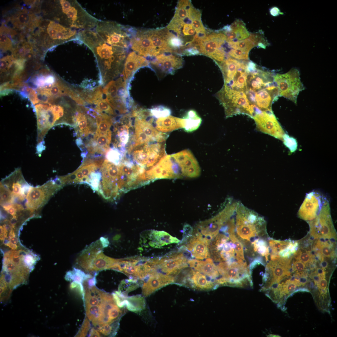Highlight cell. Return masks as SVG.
<instances>
[{
    "mask_svg": "<svg viewBox=\"0 0 337 337\" xmlns=\"http://www.w3.org/2000/svg\"><path fill=\"white\" fill-rule=\"evenodd\" d=\"M88 280L87 282H86V283H87V284L88 285V286H86L89 287H91L95 286L96 281L95 276L92 278H90V279H89Z\"/></svg>",
    "mask_w": 337,
    "mask_h": 337,
    "instance_id": "6125c7cd",
    "label": "cell"
},
{
    "mask_svg": "<svg viewBox=\"0 0 337 337\" xmlns=\"http://www.w3.org/2000/svg\"><path fill=\"white\" fill-rule=\"evenodd\" d=\"M310 235L315 239H321L335 242L337 235L332 221L329 201L326 199L319 212L308 222Z\"/></svg>",
    "mask_w": 337,
    "mask_h": 337,
    "instance_id": "ba28073f",
    "label": "cell"
},
{
    "mask_svg": "<svg viewBox=\"0 0 337 337\" xmlns=\"http://www.w3.org/2000/svg\"><path fill=\"white\" fill-rule=\"evenodd\" d=\"M70 287L72 289H77L78 291H79V292L82 296H84V290L81 283L74 281L71 283Z\"/></svg>",
    "mask_w": 337,
    "mask_h": 337,
    "instance_id": "6f0895ef",
    "label": "cell"
},
{
    "mask_svg": "<svg viewBox=\"0 0 337 337\" xmlns=\"http://www.w3.org/2000/svg\"><path fill=\"white\" fill-rule=\"evenodd\" d=\"M149 239V245L152 247L159 248L166 245L177 243L180 240L164 231H150Z\"/></svg>",
    "mask_w": 337,
    "mask_h": 337,
    "instance_id": "f1b7e54d",
    "label": "cell"
},
{
    "mask_svg": "<svg viewBox=\"0 0 337 337\" xmlns=\"http://www.w3.org/2000/svg\"><path fill=\"white\" fill-rule=\"evenodd\" d=\"M249 51L239 49H232L228 52V55L236 59L247 60Z\"/></svg>",
    "mask_w": 337,
    "mask_h": 337,
    "instance_id": "681fc988",
    "label": "cell"
},
{
    "mask_svg": "<svg viewBox=\"0 0 337 337\" xmlns=\"http://www.w3.org/2000/svg\"><path fill=\"white\" fill-rule=\"evenodd\" d=\"M227 43L232 49H242L249 51L254 46L264 48L268 44L262 35L258 33L250 34L249 36L244 40Z\"/></svg>",
    "mask_w": 337,
    "mask_h": 337,
    "instance_id": "4316f807",
    "label": "cell"
},
{
    "mask_svg": "<svg viewBox=\"0 0 337 337\" xmlns=\"http://www.w3.org/2000/svg\"><path fill=\"white\" fill-rule=\"evenodd\" d=\"M267 336L268 337H281V336H280L279 335H272V334L269 335H268Z\"/></svg>",
    "mask_w": 337,
    "mask_h": 337,
    "instance_id": "003e7915",
    "label": "cell"
},
{
    "mask_svg": "<svg viewBox=\"0 0 337 337\" xmlns=\"http://www.w3.org/2000/svg\"><path fill=\"white\" fill-rule=\"evenodd\" d=\"M145 175L150 181L183 177L179 166L171 155H165L156 165L146 171Z\"/></svg>",
    "mask_w": 337,
    "mask_h": 337,
    "instance_id": "5bb4252c",
    "label": "cell"
},
{
    "mask_svg": "<svg viewBox=\"0 0 337 337\" xmlns=\"http://www.w3.org/2000/svg\"><path fill=\"white\" fill-rule=\"evenodd\" d=\"M100 240L92 243L83 250L76 260V264L87 272L111 269L118 263L119 259L105 255Z\"/></svg>",
    "mask_w": 337,
    "mask_h": 337,
    "instance_id": "277c9868",
    "label": "cell"
},
{
    "mask_svg": "<svg viewBox=\"0 0 337 337\" xmlns=\"http://www.w3.org/2000/svg\"><path fill=\"white\" fill-rule=\"evenodd\" d=\"M183 231L184 233L183 240V241H185L191 236L193 232V229L190 226L187 225L184 226L183 227Z\"/></svg>",
    "mask_w": 337,
    "mask_h": 337,
    "instance_id": "680465c9",
    "label": "cell"
},
{
    "mask_svg": "<svg viewBox=\"0 0 337 337\" xmlns=\"http://www.w3.org/2000/svg\"><path fill=\"white\" fill-rule=\"evenodd\" d=\"M77 39L87 46L96 60L99 71V84L104 85L110 76H115L123 69L130 49L111 45L104 42L95 30L78 31Z\"/></svg>",
    "mask_w": 337,
    "mask_h": 337,
    "instance_id": "7a4b0ae2",
    "label": "cell"
},
{
    "mask_svg": "<svg viewBox=\"0 0 337 337\" xmlns=\"http://www.w3.org/2000/svg\"><path fill=\"white\" fill-rule=\"evenodd\" d=\"M100 240L104 248L108 246L109 242L108 238L102 237H100Z\"/></svg>",
    "mask_w": 337,
    "mask_h": 337,
    "instance_id": "be15d7a7",
    "label": "cell"
},
{
    "mask_svg": "<svg viewBox=\"0 0 337 337\" xmlns=\"http://www.w3.org/2000/svg\"><path fill=\"white\" fill-rule=\"evenodd\" d=\"M295 255V259L300 260L305 265L312 263L314 260L315 256L310 251L303 252L299 249Z\"/></svg>",
    "mask_w": 337,
    "mask_h": 337,
    "instance_id": "c3c4849f",
    "label": "cell"
},
{
    "mask_svg": "<svg viewBox=\"0 0 337 337\" xmlns=\"http://www.w3.org/2000/svg\"><path fill=\"white\" fill-rule=\"evenodd\" d=\"M291 241H280L270 239L269 240L271 253L278 254L288 247Z\"/></svg>",
    "mask_w": 337,
    "mask_h": 337,
    "instance_id": "60d3db41",
    "label": "cell"
},
{
    "mask_svg": "<svg viewBox=\"0 0 337 337\" xmlns=\"http://www.w3.org/2000/svg\"><path fill=\"white\" fill-rule=\"evenodd\" d=\"M226 42V37L222 32H213L207 35L199 46L200 54L214 60L217 64L225 59L226 52L222 47Z\"/></svg>",
    "mask_w": 337,
    "mask_h": 337,
    "instance_id": "4fadbf2b",
    "label": "cell"
},
{
    "mask_svg": "<svg viewBox=\"0 0 337 337\" xmlns=\"http://www.w3.org/2000/svg\"><path fill=\"white\" fill-rule=\"evenodd\" d=\"M191 3L189 0L179 1L172 19L179 21H184L188 17V9Z\"/></svg>",
    "mask_w": 337,
    "mask_h": 337,
    "instance_id": "74e56055",
    "label": "cell"
},
{
    "mask_svg": "<svg viewBox=\"0 0 337 337\" xmlns=\"http://www.w3.org/2000/svg\"><path fill=\"white\" fill-rule=\"evenodd\" d=\"M171 155L178 165L183 177L193 178L199 176V166L189 150L185 149Z\"/></svg>",
    "mask_w": 337,
    "mask_h": 337,
    "instance_id": "ffe728a7",
    "label": "cell"
},
{
    "mask_svg": "<svg viewBox=\"0 0 337 337\" xmlns=\"http://www.w3.org/2000/svg\"><path fill=\"white\" fill-rule=\"evenodd\" d=\"M16 90L30 101L37 118L46 115L74 92L73 88L47 70L32 75L26 73L18 81Z\"/></svg>",
    "mask_w": 337,
    "mask_h": 337,
    "instance_id": "6da1fadb",
    "label": "cell"
},
{
    "mask_svg": "<svg viewBox=\"0 0 337 337\" xmlns=\"http://www.w3.org/2000/svg\"><path fill=\"white\" fill-rule=\"evenodd\" d=\"M101 177L100 173L93 172L90 174L84 184L89 185L94 191H98Z\"/></svg>",
    "mask_w": 337,
    "mask_h": 337,
    "instance_id": "ee69618b",
    "label": "cell"
},
{
    "mask_svg": "<svg viewBox=\"0 0 337 337\" xmlns=\"http://www.w3.org/2000/svg\"><path fill=\"white\" fill-rule=\"evenodd\" d=\"M273 76L270 72L256 67L249 72L247 81V91L256 92L273 84Z\"/></svg>",
    "mask_w": 337,
    "mask_h": 337,
    "instance_id": "7402d4cb",
    "label": "cell"
},
{
    "mask_svg": "<svg viewBox=\"0 0 337 337\" xmlns=\"http://www.w3.org/2000/svg\"><path fill=\"white\" fill-rule=\"evenodd\" d=\"M217 96L224 108L227 118L240 114L252 117L253 105L250 103L245 91L233 90L223 86Z\"/></svg>",
    "mask_w": 337,
    "mask_h": 337,
    "instance_id": "8992f818",
    "label": "cell"
},
{
    "mask_svg": "<svg viewBox=\"0 0 337 337\" xmlns=\"http://www.w3.org/2000/svg\"><path fill=\"white\" fill-rule=\"evenodd\" d=\"M93 105H95L94 108L99 111L109 115H115L114 110L103 98L95 101Z\"/></svg>",
    "mask_w": 337,
    "mask_h": 337,
    "instance_id": "bcb514c9",
    "label": "cell"
},
{
    "mask_svg": "<svg viewBox=\"0 0 337 337\" xmlns=\"http://www.w3.org/2000/svg\"><path fill=\"white\" fill-rule=\"evenodd\" d=\"M184 120L172 116L158 118L155 123V128L161 132H168L183 128Z\"/></svg>",
    "mask_w": 337,
    "mask_h": 337,
    "instance_id": "83f0119b",
    "label": "cell"
},
{
    "mask_svg": "<svg viewBox=\"0 0 337 337\" xmlns=\"http://www.w3.org/2000/svg\"><path fill=\"white\" fill-rule=\"evenodd\" d=\"M149 66V61L145 57L133 51L126 57L122 73L123 79L126 81L139 68Z\"/></svg>",
    "mask_w": 337,
    "mask_h": 337,
    "instance_id": "603a6c76",
    "label": "cell"
},
{
    "mask_svg": "<svg viewBox=\"0 0 337 337\" xmlns=\"http://www.w3.org/2000/svg\"><path fill=\"white\" fill-rule=\"evenodd\" d=\"M184 120V126L183 128L186 132L193 131L198 129L202 122V120L194 110L188 111L183 118Z\"/></svg>",
    "mask_w": 337,
    "mask_h": 337,
    "instance_id": "d6a6232c",
    "label": "cell"
},
{
    "mask_svg": "<svg viewBox=\"0 0 337 337\" xmlns=\"http://www.w3.org/2000/svg\"><path fill=\"white\" fill-rule=\"evenodd\" d=\"M119 320L111 324H107L99 326L98 331L105 336H114L118 328Z\"/></svg>",
    "mask_w": 337,
    "mask_h": 337,
    "instance_id": "b9f144b4",
    "label": "cell"
},
{
    "mask_svg": "<svg viewBox=\"0 0 337 337\" xmlns=\"http://www.w3.org/2000/svg\"><path fill=\"white\" fill-rule=\"evenodd\" d=\"M142 286V293L147 297L160 288L174 282V278L168 275L154 271L145 279Z\"/></svg>",
    "mask_w": 337,
    "mask_h": 337,
    "instance_id": "44dd1931",
    "label": "cell"
},
{
    "mask_svg": "<svg viewBox=\"0 0 337 337\" xmlns=\"http://www.w3.org/2000/svg\"><path fill=\"white\" fill-rule=\"evenodd\" d=\"M234 232L235 231L229 232L228 233L230 239L235 245L236 256L245 261L243 245L235 235Z\"/></svg>",
    "mask_w": 337,
    "mask_h": 337,
    "instance_id": "7dc6e473",
    "label": "cell"
},
{
    "mask_svg": "<svg viewBox=\"0 0 337 337\" xmlns=\"http://www.w3.org/2000/svg\"><path fill=\"white\" fill-rule=\"evenodd\" d=\"M121 305L123 307L126 305L127 309L131 311L138 312L143 310L145 303L144 298L141 295H136L121 298Z\"/></svg>",
    "mask_w": 337,
    "mask_h": 337,
    "instance_id": "836d02e7",
    "label": "cell"
},
{
    "mask_svg": "<svg viewBox=\"0 0 337 337\" xmlns=\"http://www.w3.org/2000/svg\"><path fill=\"white\" fill-rule=\"evenodd\" d=\"M47 30L51 38L58 42L77 39V30L54 21L50 22Z\"/></svg>",
    "mask_w": 337,
    "mask_h": 337,
    "instance_id": "cb8c5ba5",
    "label": "cell"
},
{
    "mask_svg": "<svg viewBox=\"0 0 337 337\" xmlns=\"http://www.w3.org/2000/svg\"><path fill=\"white\" fill-rule=\"evenodd\" d=\"M252 117L258 130L282 141L285 133L271 109L262 110L254 105Z\"/></svg>",
    "mask_w": 337,
    "mask_h": 337,
    "instance_id": "30bf717a",
    "label": "cell"
},
{
    "mask_svg": "<svg viewBox=\"0 0 337 337\" xmlns=\"http://www.w3.org/2000/svg\"><path fill=\"white\" fill-rule=\"evenodd\" d=\"M85 306L87 317L95 326L98 325V320L101 315L102 311L100 304L98 305Z\"/></svg>",
    "mask_w": 337,
    "mask_h": 337,
    "instance_id": "f35d334b",
    "label": "cell"
},
{
    "mask_svg": "<svg viewBox=\"0 0 337 337\" xmlns=\"http://www.w3.org/2000/svg\"><path fill=\"white\" fill-rule=\"evenodd\" d=\"M153 58L149 61V66L165 74H173L183 65L182 57L174 53H162Z\"/></svg>",
    "mask_w": 337,
    "mask_h": 337,
    "instance_id": "2e32d148",
    "label": "cell"
},
{
    "mask_svg": "<svg viewBox=\"0 0 337 337\" xmlns=\"http://www.w3.org/2000/svg\"><path fill=\"white\" fill-rule=\"evenodd\" d=\"M188 17L191 21L192 24L196 33H206V31L201 20V13L199 10L193 7L191 3L188 9Z\"/></svg>",
    "mask_w": 337,
    "mask_h": 337,
    "instance_id": "d590c367",
    "label": "cell"
},
{
    "mask_svg": "<svg viewBox=\"0 0 337 337\" xmlns=\"http://www.w3.org/2000/svg\"><path fill=\"white\" fill-rule=\"evenodd\" d=\"M188 261L183 254L178 253L160 259L157 258L154 269L157 271L172 276L187 267Z\"/></svg>",
    "mask_w": 337,
    "mask_h": 337,
    "instance_id": "ac0fdd59",
    "label": "cell"
},
{
    "mask_svg": "<svg viewBox=\"0 0 337 337\" xmlns=\"http://www.w3.org/2000/svg\"><path fill=\"white\" fill-rule=\"evenodd\" d=\"M223 30L227 42L244 40L248 38L250 35L245 24L240 20H237L229 26L224 27Z\"/></svg>",
    "mask_w": 337,
    "mask_h": 337,
    "instance_id": "484cf974",
    "label": "cell"
},
{
    "mask_svg": "<svg viewBox=\"0 0 337 337\" xmlns=\"http://www.w3.org/2000/svg\"><path fill=\"white\" fill-rule=\"evenodd\" d=\"M107 152L106 157L108 161L117 165H119L121 164L124 156L119 150L116 148H113Z\"/></svg>",
    "mask_w": 337,
    "mask_h": 337,
    "instance_id": "7bdbcfd3",
    "label": "cell"
},
{
    "mask_svg": "<svg viewBox=\"0 0 337 337\" xmlns=\"http://www.w3.org/2000/svg\"><path fill=\"white\" fill-rule=\"evenodd\" d=\"M61 186L57 179L37 187H31L26 196V205L34 211L41 208Z\"/></svg>",
    "mask_w": 337,
    "mask_h": 337,
    "instance_id": "8fae6325",
    "label": "cell"
},
{
    "mask_svg": "<svg viewBox=\"0 0 337 337\" xmlns=\"http://www.w3.org/2000/svg\"><path fill=\"white\" fill-rule=\"evenodd\" d=\"M326 199L318 193L310 192L306 195L299 210L298 217L308 222L313 220L319 212Z\"/></svg>",
    "mask_w": 337,
    "mask_h": 337,
    "instance_id": "e0dca14e",
    "label": "cell"
},
{
    "mask_svg": "<svg viewBox=\"0 0 337 337\" xmlns=\"http://www.w3.org/2000/svg\"><path fill=\"white\" fill-rule=\"evenodd\" d=\"M85 306L98 305L101 302L100 298L91 295L86 291H85Z\"/></svg>",
    "mask_w": 337,
    "mask_h": 337,
    "instance_id": "816d5d0a",
    "label": "cell"
},
{
    "mask_svg": "<svg viewBox=\"0 0 337 337\" xmlns=\"http://www.w3.org/2000/svg\"><path fill=\"white\" fill-rule=\"evenodd\" d=\"M242 62L239 60L228 57L218 64L222 71L224 82L232 80Z\"/></svg>",
    "mask_w": 337,
    "mask_h": 337,
    "instance_id": "4dcf8cb0",
    "label": "cell"
},
{
    "mask_svg": "<svg viewBox=\"0 0 337 337\" xmlns=\"http://www.w3.org/2000/svg\"><path fill=\"white\" fill-rule=\"evenodd\" d=\"M31 17L29 14L24 12H21L17 14L15 22L16 25L23 26H26L30 22Z\"/></svg>",
    "mask_w": 337,
    "mask_h": 337,
    "instance_id": "f907efd6",
    "label": "cell"
},
{
    "mask_svg": "<svg viewBox=\"0 0 337 337\" xmlns=\"http://www.w3.org/2000/svg\"><path fill=\"white\" fill-rule=\"evenodd\" d=\"M134 129L132 148L152 142H164L167 137V134L158 131L145 119L135 118Z\"/></svg>",
    "mask_w": 337,
    "mask_h": 337,
    "instance_id": "7c38bea8",
    "label": "cell"
},
{
    "mask_svg": "<svg viewBox=\"0 0 337 337\" xmlns=\"http://www.w3.org/2000/svg\"><path fill=\"white\" fill-rule=\"evenodd\" d=\"M190 282L193 287L202 290H210L213 288V283L208 280L205 275L197 271H192Z\"/></svg>",
    "mask_w": 337,
    "mask_h": 337,
    "instance_id": "1f68e13d",
    "label": "cell"
},
{
    "mask_svg": "<svg viewBox=\"0 0 337 337\" xmlns=\"http://www.w3.org/2000/svg\"><path fill=\"white\" fill-rule=\"evenodd\" d=\"M11 194L13 200H24L30 187L25 181L20 169L15 170L0 183Z\"/></svg>",
    "mask_w": 337,
    "mask_h": 337,
    "instance_id": "9a60e30c",
    "label": "cell"
},
{
    "mask_svg": "<svg viewBox=\"0 0 337 337\" xmlns=\"http://www.w3.org/2000/svg\"><path fill=\"white\" fill-rule=\"evenodd\" d=\"M247 95L250 103L262 110L271 109V105L279 96L278 89L273 84L258 91H247Z\"/></svg>",
    "mask_w": 337,
    "mask_h": 337,
    "instance_id": "d6986e66",
    "label": "cell"
},
{
    "mask_svg": "<svg viewBox=\"0 0 337 337\" xmlns=\"http://www.w3.org/2000/svg\"><path fill=\"white\" fill-rule=\"evenodd\" d=\"M149 111L152 117L158 118L168 116L171 113L169 108L161 105L153 107Z\"/></svg>",
    "mask_w": 337,
    "mask_h": 337,
    "instance_id": "f6af8a7d",
    "label": "cell"
},
{
    "mask_svg": "<svg viewBox=\"0 0 337 337\" xmlns=\"http://www.w3.org/2000/svg\"><path fill=\"white\" fill-rule=\"evenodd\" d=\"M0 48L3 51L10 50L12 47L11 39L5 34L0 33Z\"/></svg>",
    "mask_w": 337,
    "mask_h": 337,
    "instance_id": "f5cc1de1",
    "label": "cell"
},
{
    "mask_svg": "<svg viewBox=\"0 0 337 337\" xmlns=\"http://www.w3.org/2000/svg\"><path fill=\"white\" fill-rule=\"evenodd\" d=\"M120 235H116L114 237L113 240L114 241L117 240L120 238Z\"/></svg>",
    "mask_w": 337,
    "mask_h": 337,
    "instance_id": "03108f58",
    "label": "cell"
},
{
    "mask_svg": "<svg viewBox=\"0 0 337 337\" xmlns=\"http://www.w3.org/2000/svg\"><path fill=\"white\" fill-rule=\"evenodd\" d=\"M90 328V325L88 319L86 318L81 328L76 335V337H85Z\"/></svg>",
    "mask_w": 337,
    "mask_h": 337,
    "instance_id": "11a10c76",
    "label": "cell"
},
{
    "mask_svg": "<svg viewBox=\"0 0 337 337\" xmlns=\"http://www.w3.org/2000/svg\"><path fill=\"white\" fill-rule=\"evenodd\" d=\"M327 285L328 282L325 277L321 278L318 285L319 288L326 289Z\"/></svg>",
    "mask_w": 337,
    "mask_h": 337,
    "instance_id": "91938a15",
    "label": "cell"
},
{
    "mask_svg": "<svg viewBox=\"0 0 337 337\" xmlns=\"http://www.w3.org/2000/svg\"><path fill=\"white\" fill-rule=\"evenodd\" d=\"M273 77L279 96L284 97L296 104L299 94L304 89L298 70L293 68L286 73L276 74Z\"/></svg>",
    "mask_w": 337,
    "mask_h": 337,
    "instance_id": "9c48e42d",
    "label": "cell"
},
{
    "mask_svg": "<svg viewBox=\"0 0 337 337\" xmlns=\"http://www.w3.org/2000/svg\"><path fill=\"white\" fill-rule=\"evenodd\" d=\"M91 277V275L86 274L81 270L74 268L72 271L67 273L65 278L67 280H73L82 283L85 280Z\"/></svg>",
    "mask_w": 337,
    "mask_h": 337,
    "instance_id": "ab89813d",
    "label": "cell"
},
{
    "mask_svg": "<svg viewBox=\"0 0 337 337\" xmlns=\"http://www.w3.org/2000/svg\"><path fill=\"white\" fill-rule=\"evenodd\" d=\"M95 30L105 42L124 48L131 49L134 28L115 22L99 20Z\"/></svg>",
    "mask_w": 337,
    "mask_h": 337,
    "instance_id": "5b68a950",
    "label": "cell"
},
{
    "mask_svg": "<svg viewBox=\"0 0 337 337\" xmlns=\"http://www.w3.org/2000/svg\"><path fill=\"white\" fill-rule=\"evenodd\" d=\"M296 259L293 263L292 268L297 272H302L305 268V264L300 260Z\"/></svg>",
    "mask_w": 337,
    "mask_h": 337,
    "instance_id": "9f6ffc18",
    "label": "cell"
},
{
    "mask_svg": "<svg viewBox=\"0 0 337 337\" xmlns=\"http://www.w3.org/2000/svg\"><path fill=\"white\" fill-rule=\"evenodd\" d=\"M164 142H152L133 148L128 152H132V160L145 168H150L156 165L165 156Z\"/></svg>",
    "mask_w": 337,
    "mask_h": 337,
    "instance_id": "52a82bcc",
    "label": "cell"
},
{
    "mask_svg": "<svg viewBox=\"0 0 337 337\" xmlns=\"http://www.w3.org/2000/svg\"><path fill=\"white\" fill-rule=\"evenodd\" d=\"M271 14L273 16H276L280 14L279 9L276 7L272 8L270 10Z\"/></svg>",
    "mask_w": 337,
    "mask_h": 337,
    "instance_id": "94428289",
    "label": "cell"
},
{
    "mask_svg": "<svg viewBox=\"0 0 337 337\" xmlns=\"http://www.w3.org/2000/svg\"><path fill=\"white\" fill-rule=\"evenodd\" d=\"M209 241L198 232L191 238L187 245V249L193 257L204 259L209 256L208 245Z\"/></svg>",
    "mask_w": 337,
    "mask_h": 337,
    "instance_id": "d4e9b609",
    "label": "cell"
},
{
    "mask_svg": "<svg viewBox=\"0 0 337 337\" xmlns=\"http://www.w3.org/2000/svg\"><path fill=\"white\" fill-rule=\"evenodd\" d=\"M3 258L1 280L14 287L25 281L38 256L28 251L19 250L7 252Z\"/></svg>",
    "mask_w": 337,
    "mask_h": 337,
    "instance_id": "3957f363",
    "label": "cell"
},
{
    "mask_svg": "<svg viewBox=\"0 0 337 337\" xmlns=\"http://www.w3.org/2000/svg\"><path fill=\"white\" fill-rule=\"evenodd\" d=\"M111 138V132L105 134H95L94 139L97 144L98 153L104 154L109 150Z\"/></svg>",
    "mask_w": 337,
    "mask_h": 337,
    "instance_id": "8d00e7d4",
    "label": "cell"
},
{
    "mask_svg": "<svg viewBox=\"0 0 337 337\" xmlns=\"http://www.w3.org/2000/svg\"><path fill=\"white\" fill-rule=\"evenodd\" d=\"M285 145L291 150V152H294L296 149L297 144L294 138L290 137L285 134L283 137V140Z\"/></svg>",
    "mask_w": 337,
    "mask_h": 337,
    "instance_id": "db71d44e",
    "label": "cell"
},
{
    "mask_svg": "<svg viewBox=\"0 0 337 337\" xmlns=\"http://www.w3.org/2000/svg\"><path fill=\"white\" fill-rule=\"evenodd\" d=\"M89 337H100L99 333L96 330L92 328L90 330L89 335Z\"/></svg>",
    "mask_w": 337,
    "mask_h": 337,
    "instance_id": "e7e4bbea",
    "label": "cell"
},
{
    "mask_svg": "<svg viewBox=\"0 0 337 337\" xmlns=\"http://www.w3.org/2000/svg\"><path fill=\"white\" fill-rule=\"evenodd\" d=\"M188 263L191 267L212 279L216 278L219 276L217 266L210 258L203 261L190 259L188 260Z\"/></svg>",
    "mask_w": 337,
    "mask_h": 337,
    "instance_id": "f546056e",
    "label": "cell"
},
{
    "mask_svg": "<svg viewBox=\"0 0 337 337\" xmlns=\"http://www.w3.org/2000/svg\"><path fill=\"white\" fill-rule=\"evenodd\" d=\"M334 244L330 240L318 239L315 243V250L319 252L324 258H333L335 256Z\"/></svg>",
    "mask_w": 337,
    "mask_h": 337,
    "instance_id": "e575fe53",
    "label": "cell"
}]
</instances>
